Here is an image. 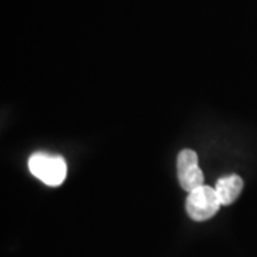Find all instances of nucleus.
I'll list each match as a JSON object with an SVG mask.
<instances>
[{"mask_svg":"<svg viewBox=\"0 0 257 257\" xmlns=\"http://www.w3.org/2000/svg\"><path fill=\"white\" fill-rule=\"evenodd\" d=\"M220 206L216 190L204 184L189 193L186 199V211L194 221L209 220L219 211Z\"/></svg>","mask_w":257,"mask_h":257,"instance_id":"obj_2","label":"nucleus"},{"mask_svg":"<svg viewBox=\"0 0 257 257\" xmlns=\"http://www.w3.org/2000/svg\"><path fill=\"white\" fill-rule=\"evenodd\" d=\"M30 173L47 186L57 187L63 183L67 175V165L62 156L37 152L29 157Z\"/></svg>","mask_w":257,"mask_h":257,"instance_id":"obj_1","label":"nucleus"},{"mask_svg":"<svg viewBox=\"0 0 257 257\" xmlns=\"http://www.w3.org/2000/svg\"><path fill=\"white\" fill-rule=\"evenodd\" d=\"M214 190L219 196L221 206H229L237 200L243 190V180L237 175H229L220 177L216 183Z\"/></svg>","mask_w":257,"mask_h":257,"instance_id":"obj_4","label":"nucleus"},{"mask_svg":"<svg viewBox=\"0 0 257 257\" xmlns=\"http://www.w3.org/2000/svg\"><path fill=\"white\" fill-rule=\"evenodd\" d=\"M197 153L192 149H183L177 156V177L182 189L187 193L203 186L204 176L199 167Z\"/></svg>","mask_w":257,"mask_h":257,"instance_id":"obj_3","label":"nucleus"}]
</instances>
